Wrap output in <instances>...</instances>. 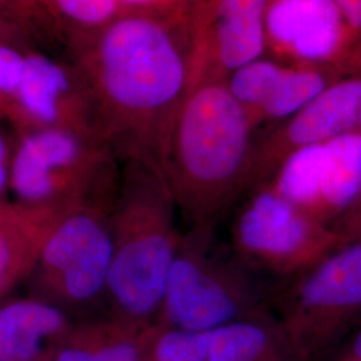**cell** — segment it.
Segmentation results:
<instances>
[{
  "instance_id": "16",
  "label": "cell",
  "mask_w": 361,
  "mask_h": 361,
  "mask_svg": "<svg viewBox=\"0 0 361 361\" xmlns=\"http://www.w3.org/2000/svg\"><path fill=\"white\" fill-rule=\"evenodd\" d=\"M157 324H140L109 312L75 320L51 361H145Z\"/></svg>"
},
{
  "instance_id": "25",
  "label": "cell",
  "mask_w": 361,
  "mask_h": 361,
  "mask_svg": "<svg viewBox=\"0 0 361 361\" xmlns=\"http://www.w3.org/2000/svg\"><path fill=\"white\" fill-rule=\"evenodd\" d=\"M348 216L343 217L338 228H335L336 232L340 233L345 241L349 237L360 235L361 234V193L356 202L345 212ZM344 213V214H345Z\"/></svg>"
},
{
  "instance_id": "12",
  "label": "cell",
  "mask_w": 361,
  "mask_h": 361,
  "mask_svg": "<svg viewBox=\"0 0 361 361\" xmlns=\"http://www.w3.org/2000/svg\"><path fill=\"white\" fill-rule=\"evenodd\" d=\"M361 74L341 78L296 114L253 146L246 194L267 185L288 157L304 147L324 143L357 130Z\"/></svg>"
},
{
  "instance_id": "22",
  "label": "cell",
  "mask_w": 361,
  "mask_h": 361,
  "mask_svg": "<svg viewBox=\"0 0 361 361\" xmlns=\"http://www.w3.org/2000/svg\"><path fill=\"white\" fill-rule=\"evenodd\" d=\"M27 54L0 42V116L7 118L26 70Z\"/></svg>"
},
{
  "instance_id": "13",
  "label": "cell",
  "mask_w": 361,
  "mask_h": 361,
  "mask_svg": "<svg viewBox=\"0 0 361 361\" xmlns=\"http://www.w3.org/2000/svg\"><path fill=\"white\" fill-rule=\"evenodd\" d=\"M6 119L16 134L50 128L97 131L75 66L40 52L27 54L25 75Z\"/></svg>"
},
{
  "instance_id": "3",
  "label": "cell",
  "mask_w": 361,
  "mask_h": 361,
  "mask_svg": "<svg viewBox=\"0 0 361 361\" xmlns=\"http://www.w3.org/2000/svg\"><path fill=\"white\" fill-rule=\"evenodd\" d=\"M177 216L161 169L142 159L121 162L106 312L134 323H157L182 235Z\"/></svg>"
},
{
  "instance_id": "20",
  "label": "cell",
  "mask_w": 361,
  "mask_h": 361,
  "mask_svg": "<svg viewBox=\"0 0 361 361\" xmlns=\"http://www.w3.org/2000/svg\"><path fill=\"white\" fill-rule=\"evenodd\" d=\"M207 332L155 326L145 361H207Z\"/></svg>"
},
{
  "instance_id": "23",
  "label": "cell",
  "mask_w": 361,
  "mask_h": 361,
  "mask_svg": "<svg viewBox=\"0 0 361 361\" xmlns=\"http://www.w3.org/2000/svg\"><path fill=\"white\" fill-rule=\"evenodd\" d=\"M348 28L356 66L361 73V0H334Z\"/></svg>"
},
{
  "instance_id": "14",
  "label": "cell",
  "mask_w": 361,
  "mask_h": 361,
  "mask_svg": "<svg viewBox=\"0 0 361 361\" xmlns=\"http://www.w3.org/2000/svg\"><path fill=\"white\" fill-rule=\"evenodd\" d=\"M348 74L337 67L288 65L261 58L233 71L226 85L256 128L265 121L288 119Z\"/></svg>"
},
{
  "instance_id": "9",
  "label": "cell",
  "mask_w": 361,
  "mask_h": 361,
  "mask_svg": "<svg viewBox=\"0 0 361 361\" xmlns=\"http://www.w3.org/2000/svg\"><path fill=\"white\" fill-rule=\"evenodd\" d=\"M268 183L292 205L326 225L360 195V133L355 130L297 150Z\"/></svg>"
},
{
  "instance_id": "11",
  "label": "cell",
  "mask_w": 361,
  "mask_h": 361,
  "mask_svg": "<svg viewBox=\"0 0 361 361\" xmlns=\"http://www.w3.org/2000/svg\"><path fill=\"white\" fill-rule=\"evenodd\" d=\"M265 35L267 50L280 62L361 74L348 28L334 0H271Z\"/></svg>"
},
{
  "instance_id": "26",
  "label": "cell",
  "mask_w": 361,
  "mask_h": 361,
  "mask_svg": "<svg viewBox=\"0 0 361 361\" xmlns=\"http://www.w3.org/2000/svg\"><path fill=\"white\" fill-rule=\"evenodd\" d=\"M0 4H8L15 13H26V0H0Z\"/></svg>"
},
{
  "instance_id": "7",
  "label": "cell",
  "mask_w": 361,
  "mask_h": 361,
  "mask_svg": "<svg viewBox=\"0 0 361 361\" xmlns=\"http://www.w3.org/2000/svg\"><path fill=\"white\" fill-rule=\"evenodd\" d=\"M241 264L279 277H298L347 245L335 228L312 219L269 183L249 193L232 225Z\"/></svg>"
},
{
  "instance_id": "5",
  "label": "cell",
  "mask_w": 361,
  "mask_h": 361,
  "mask_svg": "<svg viewBox=\"0 0 361 361\" xmlns=\"http://www.w3.org/2000/svg\"><path fill=\"white\" fill-rule=\"evenodd\" d=\"M213 235L185 232L169 273L157 325L210 332L226 324L262 317L265 300L244 264L213 250Z\"/></svg>"
},
{
  "instance_id": "4",
  "label": "cell",
  "mask_w": 361,
  "mask_h": 361,
  "mask_svg": "<svg viewBox=\"0 0 361 361\" xmlns=\"http://www.w3.org/2000/svg\"><path fill=\"white\" fill-rule=\"evenodd\" d=\"M121 161L91 130L50 128L16 134L10 190L16 204L67 213L114 207Z\"/></svg>"
},
{
  "instance_id": "27",
  "label": "cell",
  "mask_w": 361,
  "mask_h": 361,
  "mask_svg": "<svg viewBox=\"0 0 361 361\" xmlns=\"http://www.w3.org/2000/svg\"><path fill=\"white\" fill-rule=\"evenodd\" d=\"M352 357L355 361H361V332L352 344Z\"/></svg>"
},
{
  "instance_id": "29",
  "label": "cell",
  "mask_w": 361,
  "mask_h": 361,
  "mask_svg": "<svg viewBox=\"0 0 361 361\" xmlns=\"http://www.w3.org/2000/svg\"><path fill=\"white\" fill-rule=\"evenodd\" d=\"M27 3H28V0H26Z\"/></svg>"
},
{
  "instance_id": "2",
  "label": "cell",
  "mask_w": 361,
  "mask_h": 361,
  "mask_svg": "<svg viewBox=\"0 0 361 361\" xmlns=\"http://www.w3.org/2000/svg\"><path fill=\"white\" fill-rule=\"evenodd\" d=\"M253 129L226 79L188 86L159 154L186 232L213 235L219 219L246 194Z\"/></svg>"
},
{
  "instance_id": "15",
  "label": "cell",
  "mask_w": 361,
  "mask_h": 361,
  "mask_svg": "<svg viewBox=\"0 0 361 361\" xmlns=\"http://www.w3.org/2000/svg\"><path fill=\"white\" fill-rule=\"evenodd\" d=\"M75 322L39 297L0 302V361H51Z\"/></svg>"
},
{
  "instance_id": "6",
  "label": "cell",
  "mask_w": 361,
  "mask_h": 361,
  "mask_svg": "<svg viewBox=\"0 0 361 361\" xmlns=\"http://www.w3.org/2000/svg\"><path fill=\"white\" fill-rule=\"evenodd\" d=\"M113 207H78L56 222L27 280L31 296L51 302L75 320L106 308Z\"/></svg>"
},
{
  "instance_id": "21",
  "label": "cell",
  "mask_w": 361,
  "mask_h": 361,
  "mask_svg": "<svg viewBox=\"0 0 361 361\" xmlns=\"http://www.w3.org/2000/svg\"><path fill=\"white\" fill-rule=\"evenodd\" d=\"M204 0H118L119 15H140L189 28Z\"/></svg>"
},
{
  "instance_id": "19",
  "label": "cell",
  "mask_w": 361,
  "mask_h": 361,
  "mask_svg": "<svg viewBox=\"0 0 361 361\" xmlns=\"http://www.w3.org/2000/svg\"><path fill=\"white\" fill-rule=\"evenodd\" d=\"M37 4L52 20L75 37L74 42L86 38L119 16L118 0H28L30 7Z\"/></svg>"
},
{
  "instance_id": "1",
  "label": "cell",
  "mask_w": 361,
  "mask_h": 361,
  "mask_svg": "<svg viewBox=\"0 0 361 361\" xmlns=\"http://www.w3.org/2000/svg\"><path fill=\"white\" fill-rule=\"evenodd\" d=\"M75 46L97 131L121 162L159 166L170 119L190 82L189 28L119 15Z\"/></svg>"
},
{
  "instance_id": "30",
  "label": "cell",
  "mask_w": 361,
  "mask_h": 361,
  "mask_svg": "<svg viewBox=\"0 0 361 361\" xmlns=\"http://www.w3.org/2000/svg\"><path fill=\"white\" fill-rule=\"evenodd\" d=\"M0 30H1V28H0Z\"/></svg>"
},
{
  "instance_id": "18",
  "label": "cell",
  "mask_w": 361,
  "mask_h": 361,
  "mask_svg": "<svg viewBox=\"0 0 361 361\" xmlns=\"http://www.w3.org/2000/svg\"><path fill=\"white\" fill-rule=\"evenodd\" d=\"M207 361H280L281 329L274 334L262 317L226 324L207 332Z\"/></svg>"
},
{
  "instance_id": "10",
  "label": "cell",
  "mask_w": 361,
  "mask_h": 361,
  "mask_svg": "<svg viewBox=\"0 0 361 361\" xmlns=\"http://www.w3.org/2000/svg\"><path fill=\"white\" fill-rule=\"evenodd\" d=\"M271 0H204L189 27L190 83L226 79L267 51Z\"/></svg>"
},
{
  "instance_id": "17",
  "label": "cell",
  "mask_w": 361,
  "mask_h": 361,
  "mask_svg": "<svg viewBox=\"0 0 361 361\" xmlns=\"http://www.w3.org/2000/svg\"><path fill=\"white\" fill-rule=\"evenodd\" d=\"M63 216L13 201L0 207V301L28 280L49 234Z\"/></svg>"
},
{
  "instance_id": "8",
  "label": "cell",
  "mask_w": 361,
  "mask_h": 361,
  "mask_svg": "<svg viewBox=\"0 0 361 361\" xmlns=\"http://www.w3.org/2000/svg\"><path fill=\"white\" fill-rule=\"evenodd\" d=\"M293 356L308 357L361 310V243L337 249L271 298Z\"/></svg>"
},
{
  "instance_id": "24",
  "label": "cell",
  "mask_w": 361,
  "mask_h": 361,
  "mask_svg": "<svg viewBox=\"0 0 361 361\" xmlns=\"http://www.w3.org/2000/svg\"><path fill=\"white\" fill-rule=\"evenodd\" d=\"M13 153V142H10L6 134L0 130V207H4L13 201L10 190Z\"/></svg>"
},
{
  "instance_id": "28",
  "label": "cell",
  "mask_w": 361,
  "mask_h": 361,
  "mask_svg": "<svg viewBox=\"0 0 361 361\" xmlns=\"http://www.w3.org/2000/svg\"><path fill=\"white\" fill-rule=\"evenodd\" d=\"M357 130H359V133L361 134V106H360V113H359V125H357Z\"/></svg>"
}]
</instances>
